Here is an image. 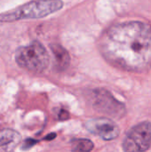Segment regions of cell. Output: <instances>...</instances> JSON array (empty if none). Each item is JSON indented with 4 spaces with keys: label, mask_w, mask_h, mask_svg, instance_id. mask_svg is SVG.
<instances>
[{
    "label": "cell",
    "mask_w": 151,
    "mask_h": 152,
    "mask_svg": "<svg viewBox=\"0 0 151 152\" xmlns=\"http://www.w3.org/2000/svg\"><path fill=\"white\" fill-rule=\"evenodd\" d=\"M99 49L116 68L146 72L151 69V25L137 20L114 24L100 37Z\"/></svg>",
    "instance_id": "cell-1"
},
{
    "label": "cell",
    "mask_w": 151,
    "mask_h": 152,
    "mask_svg": "<svg viewBox=\"0 0 151 152\" xmlns=\"http://www.w3.org/2000/svg\"><path fill=\"white\" fill-rule=\"evenodd\" d=\"M63 7L61 0H35L13 11L0 14V21L9 22L24 19H39L48 16Z\"/></svg>",
    "instance_id": "cell-2"
},
{
    "label": "cell",
    "mask_w": 151,
    "mask_h": 152,
    "mask_svg": "<svg viewBox=\"0 0 151 152\" xmlns=\"http://www.w3.org/2000/svg\"><path fill=\"white\" fill-rule=\"evenodd\" d=\"M16 63L33 73H42L49 66L50 56L45 47L38 41L21 46L15 53Z\"/></svg>",
    "instance_id": "cell-3"
},
{
    "label": "cell",
    "mask_w": 151,
    "mask_h": 152,
    "mask_svg": "<svg viewBox=\"0 0 151 152\" xmlns=\"http://www.w3.org/2000/svg\"><path fill=\"white\" fill-rule=\"evenodd\" d=\"M151 146V123L142 122L132 127L123 142V150L126 152L148 151Z\"/></svg>",
    "instance_id": "cell-4"
},
{
    "label": "cell",
    "mask_w": 151,
    "mask_h": 152,
    "mask_svg": "<svg viewBox=\"0 0 151 152\" xmlns=\"http://www.w3.org/2000/svg\"><path fill=\"white\" fill-rule=\"evenodd\" d=\"M93 105L98 112L111 118H123L126 111L125 105L104 89H97L93 92Z\"/></svg>",
    "instance_id": "cell-5"
},
{
    "label": "cell",
    "mask_w": 151,
    "mask_h": 152,
    "mask_svg": "<svg viewBox=\"0 0 151 152\" xmlns=\"http://www.w3.org/2000/svg\"><path fill=\"white\" fill-rule=\"evenodd\" d=\"M85 127L86 130L104 141H112L119 136L120 130L117 125L109 118H97L88 120Z\"/></svg>",
    "instance_id": "cell-6"
},
{
    "label": "cell",
    "mask_w": 151,
    "mask_h": 152,
    "mask_svg": "<svg viewBox=\"0 0 151 152\" xmlns=\"http://www.w3.org/2000/svg\"><path fill=\"white\" fill-rule=\"evenodd\" d=\"M50 48L53 53L57 68L61 70L67 69L70 62V57L68 51L60 45H50Z\"/></svg>",
    "instance_id": "cell-7"
},
{
    "label": "cell",
    "mask_w": 151,
    "mask_h": 152,
    "mask_svg": "<svg viewBox=\"0 0 151 152\" xmlns=\"http://www.w3.org/2000/svg\"><path fill=\"white\" fill-rule=\"evenodd\" d=\"M20 138V135L12 130V129H4L0 131V147L6 146L8 144H11L12 142H15L19 141Z\"/></svg>",
    "instance_id": "cell-8"
},
{
    "label": "cell",
    "mask_w": 151,
    "mask_h": 152,
    "mask_svg": "<svg viewBox=\"0 0 151 152\" xmlns=\"http://www.w3.org/2000/svg\"><path fill=\"white\" fill-rule=\"evenodd\" d=\"M94 145L92 141L88 139H77L72 142V151H93Z\"/></svg>",
    "instance_id": "cell-9"
},
{
    "label": "cell",
    "mask_w": 151,
    "mask_h": 152,
    "mask_svg": "<svg viewBox=\"0 0 151 152\" xmlns=\"http://www.w3.org/2000/svg\"><path fill=\"white\" fill-rule=\"evenodd\" d=\"M36 142V141L32 140V139H28V140H27V141L24 142V147H23V149H24V150H25V149H28V148L34 146V144H35Z\"/></svg>",
    "instance_id": "cell-10"
},
{
    "label": "cell",
    "mask_w": 151,
    "mask_h": 152,
    "mask_svg": "<svg viewBox=\"0 0 151 152\" xmlns=\"http://www.w3.org/2000/svg\"><path fill=\"white\" fill-rule=\"evenodd\" d=\"M59 117H60V119H61V120L67 119L69 118V113L66 110H61V113H60V115H59Z\"/></svg>",
    "instance_id": "cell-11"
},
{
    "label": "cell",
    "mask_w": 151,
    "mask_h": 152,
    "mask_svg": "<svg viewBox=\"0 0 151 152\" xmlns=\"http://www.w3.org/2000/svg\"><path fill=\"white\" fill-rule=\"evenodd\" d=\"M56 135H55V134H49L48 136H46L45 137V140H53L54 137H55Z\"/></svg>",
    "instance_id": "cell-12"
}]
</instances>
